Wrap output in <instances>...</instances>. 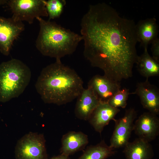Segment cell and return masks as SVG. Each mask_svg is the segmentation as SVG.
Here are the masks:
<instances>
[{
  "instance_id": "obj_16",
  "label": "cell",
  "mask_w": 159,
  "mask_h": 159,
  "mask_svg": "<svg viewBox=\"0 0 159 159\" xmlns=\"http://www.w3.org/2000/svg\"><path fill=\"white\" fill-rule=\"evenodd\" d=\"M123 153L126 159H152L154 155L149 142L139 138L129 142L124 146Z\"/></svg>"
},
{
  "instance_id": "obj_22",
  "label": "cell",
  "mask_w": 159,
  "mask_h": 159,
  "mask_svg": "<svg viewBox=\"0 0 159 159\" xmlns=\"http://www.w3.org/2000/svg\"><path fill=\"white\" fill-rule=\"evenodd\" d=\"M70 159L69 156L61 154L56 156H54L49 159Z\"/></svg>"
},
{
  "instance_id": "obj_8",
  "label": "cell",
  "mask_w": 159,
  "mask_h": 159,
  "mask_svg": "<svg viewBox=\"0 0 159 159\" xmlns=\"http://www.w3.org/2000/svg\"><path fill=\"white\" fill-rule=\"evenodd\" d=\"M25 29L22 22L0 16V51L7 56L14 42Z\"/></svg>"
},
{
  "instance_id": "obj_12",
  "label": "cell",
  "mask_w": 159,
  "mask_h": 159,
  "mask_svg": "<svg viewBox=\"0 0 159 159\" xmlns=\"http://www.w3.org/2000/svg\"><path fill=\"white\" fill-rule=\"evenodd\" d=\"M120 111L119 108L114 107L108 103L100 102L88 120L94 130L101 133L110 122L115 119Z\"/></svg>"
},
{
  "instance_id": "obj_10",
  "label": "cell",
  "mask_w": 159,
  "mask_h": 159,
  "mask_svg": "<svg viewBox=\"0 0 159 159\" xmlns=\"http://www.w3.org/2000/svg\"><path fill=\"white\" fill-rule=\"evenodd\" d=\"M133 130L139 138L150 142L159 134V119L149 112H144L135 121Z\"/></svg>"
},
{
  "instance_id": "obj_6",
  "label": "cell",
  "mask_w": 159,
  "mask_h": 159,
  "mask_svg": "<svg viewBox=\"0 0 159 159\" xmlns=\"http://www.w3.org/2000/svg\"><path fill=\"white\" fill-rule=\"evenodd\" d=\"M46 2L44 0H10L7 4L14 19L31 24L35 19L48 16Z\"/></svg>"
},
{
  "instance_id": "obj_11",
  "label": "cell",
  "mask_w": 159,
  "mask_h": 159,
  "mask_svg": "<svg viewBox=\"0 0 159 159\" xmlns=\"http://www.w3.org/2000/svg\"><path fill=\"white\" fill-rule=\"evenodd\" d=\"M88 86L92 89L100 102L107 103L121 89L120 82L104 75L94 76L88 82Z\"/></svg>"
},
{
  "instance_id": "obj_20",
  "label": "cell",
  "mask_w": 159,
  "mask_h": 159,
  "mask_svg": "<svg viewBox=\"0 0 159 159\" xmlns=\"http://www.w3.org/2000/svg\"><path fill=\"white\" fill-rule=\"evenodd\" d=\"M129 90L126 88L121 89L110 99L108 103L111 106L119 108H125L127 105Z\"/></svg>"
},
{
  "instance_id": "obj_23",
  "label": "cell",
  "mask_w": 159,
  "mask_h": 159,
  "mask_svg": "<svg viewBox=\"0 0 159 159\" xmlns=\"http://www.w3.org/2000/svg\"><path fill=\"white\" fill-rule=\"evenodd\" d=\"M8 0H0V6L7 4Z\"/></svg>"
},
{
  "instance_id": "obj_7",
  "label": "cell",
  "mask_w": 159,
  "mask_h": 159,
  "mask_svg": "<svg viewBox=\"0 0 159 159\" xmlns=\"http://www.w3.org/2000/svg\"><path fill=\"white\" fill-rule=\"evenodd\" d=\"M137 116L136 111L131 108L125 111L122 117L114 120L115 125L110 140L111 147L114 149L124 147L129 142Z\"/></svg>"
},
{
  "instance_id": "obj_9",
  "label": "cell",
  "mask_w": 159,
  "mask_h": 159,
  "mask_svg": "<svg viewBox=\"0 0 159 159\" xmlns=\"http://www.w3.org/2000/svg\"><path fill=\"white\" fill-rule=\"evenodd\" d=\"M148 79L138 83L135 91L130 93V95H137L143 108L157 115L159 114V90L156 86L150 84Z\"/></svg>"
},
{
  "instance_id": "obj_3",
  "label": "cell",
  "mask_w": 159,
  "mask_h": 159,
  "mask_svg": "<svg viewBox=\"0 0 159 159\" xmlns=\"http://www.w3.org/2000/svg\"><path fill=\"white\" fill-rule=\"evenodd\" d=\"M38 21L40 30L36 41V46L43 55L61 59L73 53L83 37L56 22L45 20L42 17Z\"/></svg>"
},
{
  "instance_id": "obj_1",
  "label": "cell",
  "mask_w": 159,
  "mask_h": 159,
  "mask_svg": "<svg viewBox=\"0 0 159 159\" xmlns=\"http://www.w3.org/2000/svg\"><path fill=\"white\" fill-rule=\"evenodd\" d=\"M135 25L107 4L90 5L80 24L84 57L110 79L120 82L132 77L138 56Z\"/></svg>"
},
{
  "instance_id": "obj_2",
  "label": "cell",
  "mask_w": 159,
  "mask_h": 159,
  "mask_svg": "<svg viewBox=\"0 0 159 159\" xmlns=\"http://www.w3.org/2000/svg\"><path fill=\"white\" fill-rule=\"evenodd\" d=\"M83 84L74 70L56 59L42 69L35 87L44 103L59 105L77 98L84 88Z\"/></svg>"
},
{
  "instance_id": "obj_5",
  "label": "cell",
  "mask_w": 159,
  "mask_h": 159,
  "mask_svg": "<svg viewBox=\"0 0 159 159\" xmlns=\"http://www.w3.org/2000/svg\"><path fill=\"white\" fill-rule=\"evenodd\" d=\"M43 134L30 132L17 142L15 154L16 159H48Z\"/></svg>"
},
{
  "instance_id": "obj_4",
  "label": "cell",
  "mask_w": 159,
  "mask_h": 159,
  "mask_svg": "<svg viewBox=\"0 0 159 159\" xmlns=\"http://www.w3.org/2000/svg\"><path fill=\"white\" fill-rule=\"evenodd\" d=\"M29 68L21 61L12 59L0 64V102L18 97L30 82Z\"/></svg>"
},
{
  "instance_id": "obj_13",
  "label": "cell",
  "mask_w": 159,
  "mask_h": 159,
  "mask_svg": "<svg viewBox=\"0 0 159 159\" xmlns=\"http://www.w3.org/2000/svg\"><path fill=\"white\" fill-rule=\"evenodd\" d=\"M77 98L75 115L79 119L88 120L100 102L92 89L88 86L83 89Z\"/></svg>"
},
{
  "instance_id": "obj_14",
  "label": "cell",
  "mask_w": 159,
  "mask_h": 159,
  "mask_svg": "<svg viewBox=\"0 0 159 159\" xmlns=\"http://www.w3.org/2000/svg\"><path fill=\"white\" fill-rule=\"evenodd\" d=\"M135 29L137 42L144 49H148V45L158 38V27L154 17L139 21Z\"/></svg>"
},
{
  "instance_id": "obj_18",
  "label": "cell",
  "mask_w": 159,
  "mask_h": 159,
  "mask_svg": "<svg viewBox=\"0 0 159 159\" xmlns=\"http://www.w3.org/2000/svg\"><path fill=\"white\" fill-rule=\"evenodd\" d=\"M114 149L102 140L95 145L88 147L78 159H106L115 153Z\"/></svg>"
},
{
  "instance_id": "obj_21",
  "label": "cell",
  "mask_w": 159,
  "mask_h": 159,
  "mask_svg": "<svg viewBox=\"0 0 159 159\" xmlns=\"http://www.w3.org/2000/svg\"><path fill=\"white\" fill-rule=\"evenodd\" d=\"M151 51L152 57L157 62L159 63V39L157 38L151 43Z\"/></svg>"
},
{
  "instance_id": "obj_19",
  "label": "cell",
  "mask_w": 159,
  "mask_h": 159,
  "mask_svg": "<svg viewBox=\"0 0 159 159\" xmlns=\"http://www.w3.org/2000/svg\"><path fill=\"white\" fill-rule=\"evenodd\" d=\"M66 4V1L64 0L46 1V7L49 16L48 20L59 18Z\"/></svg>"
},
{
  "instance_id": "obj_17",
  "label": "cell",
  "mask_w": 159,
  "mask_h": 159,
  "mask_svg": "<svg viewBox=\"0 0 159 159\" xmlns=\"http://www.w3.org/2000/svg\"><path fill=\"white\" fill-rule=\"evenodd\" d=\"M135 64L140 74L146 79L159 74V63L149 54L148 49H144L143 53L138 56Z\"/></svg>"
},
{
  "instance_id": "obj_15",
  "label": "cell",
  "mask_w": 159,
  "mask_h": 159,
  "mask_svg": "<svg viewBox=\"0 0 159 159\" xmlns=\"http://www.w3.org/2000/svg\"><path fill=\"white\" fill-rule=\"evenodd\" d=\"M88 142V136L84 133L69 131L62 138L60 154L69 156L84 148Z\"/></svg>"
}]
</instances>
